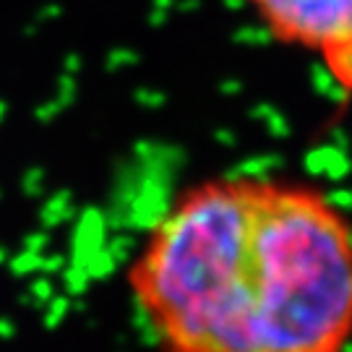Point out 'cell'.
<instances>
[{"mask_svg": "<svg viewBox=\"0 0 352 352\" xmlns=\"http://www.w3.org/2000/svg\"><path fill=\"white\" fill-rule=\"evenodd\" d=\"M274 37L329 52L350 45V0H253Z\"/></svg>", "mask_w": 352, "mask_h": 352, "instance_id": "2", "label": "cell"}, {"mask_svg": "<svg viewBox=\"0 0 352 352\" xmlns=\"http://www.w3.org/2000/svg\"><path fill=\"white\" fill-rule=\"evenodd\" d=\"M133 289L167 352H342L350 232L316 190L217 180L164 214Z\"/></svg>", "mask_w": 352, "mask_h": 352, "instance_id": "1", "label": "cell"}]
</instances>
